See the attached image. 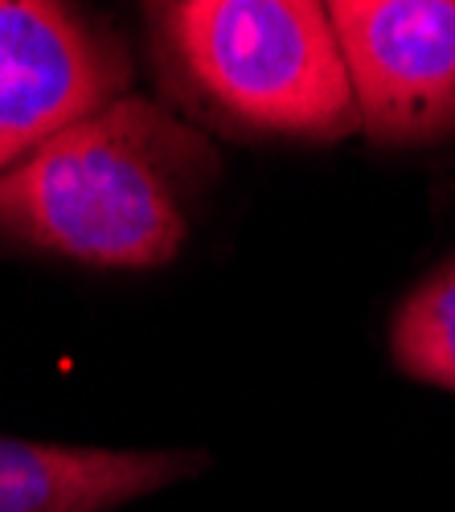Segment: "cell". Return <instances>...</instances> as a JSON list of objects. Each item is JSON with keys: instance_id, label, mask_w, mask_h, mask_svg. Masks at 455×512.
I'll return each instance as SVG.
<instances>
[{"instance_id": "1", "label": "cell", "mask_w": 455, "mask_h": 512, "mask_svg": "<svg viewBox=\"0 0 455 512\" xmlns=\"http://www.w3.org/2000/svg\"><path fill=\"white\" fill-rule=\"evenodd\" d=\"M214 177L218 152L197 127L119 95L0 173V242L87 267H164Z\"/></svg>"}, {"instance_id": "2", "label": "cell", "mask_w": 455, "mask_h": 512, "mask_svg": "<svg viewBox=\"0 0 455 512\" xmlns=\"http://www.w3.org/2000/svg\"><path fill=\"white\" fill-rule=\"evenodd\" d=\"M152 54L181 103L255 140L337 144L357 127L333 21L312 0L148 5Z\"/></svg>"}, {"instance_id": "3", "label": "cell", "mask_w": 455, "mask_h": 512, "mask_svg": "<svg viewBox=\"0 0 455 512\" xmlns=\"http://www.w3.org/2000/svg\"><path fill=\"white\" fill-rule=\"evenodd\" d=\"M357 127L374 148L455 136V0H333Z\"/></svg>"}, {"instance_id": "4", "label": "cell", "mask_w": 455, "mask_h": 512, "mask_svg": "<svg viewBox=\"0 0 455 512\" xmlns=\"http://www.w3.org/2000/svg\"><path fill=\"white\" fill-rule=\"evenodd\" d=\"M128 82V50L95 17L54 0H0V173L128 95Z\"/></svg>"}, {"instance_id": "5", "label": "cell", "mask_w": 455, "mask_h": 512, "mask_svg": "<svg viewBox=\"0 0 455 512\" xmlns=\"http://www.w3.org/2000/svg\"><path fill=\"white\" fill-rule=\"evenodd\" d=\"M193 451H111L0 435V512H115L201 472Z\"/></svg>"}, {"instance_id": "6", "label": "cell", "mask_w": 455, "mask_h": 512, "mask_svg": "<svg viewBox=\"0 0 455 512\" xmlns=\"http://www.w3.org/2000/svg\"><path fill=\"white\" fill-rule=\"evenodd\" d=\"M390 361L410 381L455 394V254L427 271L394 308Z\"/></svg>"}]
</instances>
